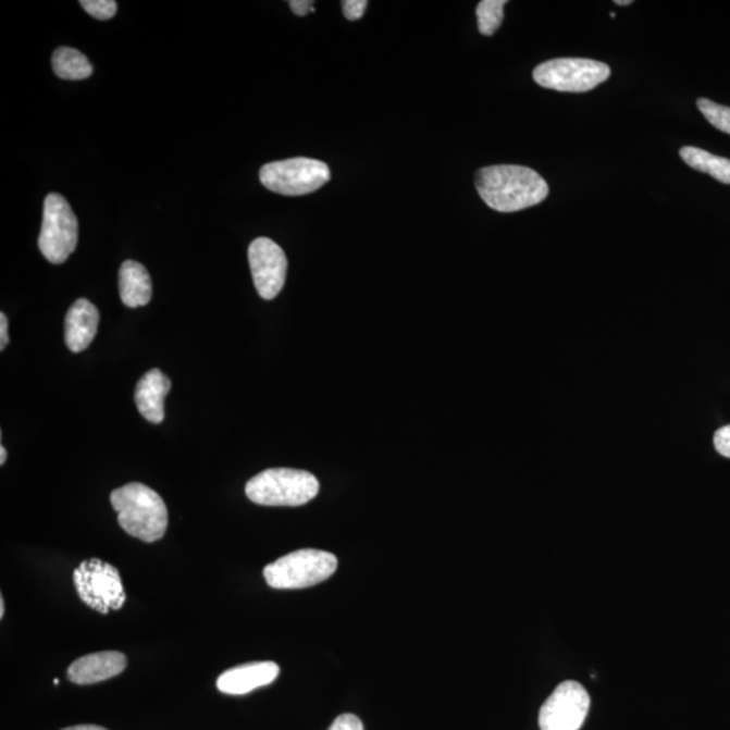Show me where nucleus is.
I'll list each match as a JSON object with an SVG mask.
<instances>
[{"mask_svg":"<svg viewBox=\"0 0 730 730\" xmlns=\"http://www.w3.org/2000/svg\"><path fill=\"white\" fill-rule=\"evenodd\" d=\"M337 570V557L320 549H300L281 557L264 568L269 586L297 590L315 586Z\"/></svg>","mask_w":730,"mask_h":730,"instance_id":"nucleus-4","label":"nucleus"},{"mask_svg":"<svg viewBox=\"0 0 730 730\" xmlns=\"http://www.w3.org/2000/svg\"><path fill=\"white\" fill-rule=\"evenodd\" d=\"M122 304L131 309L147 306L152 299V281L149 272L135 260H126L120 270Z\"/></svg>","mask_w":730,"mask_h":730,"instance_id":"nucleus-15","label":"nucleus"},{"mask_svg":"<svg viewBox=\"0 0 730 730\" xmlns=\"http://www.w3.org/2000/svg\"><path fill=\"white\" fill-rule=\"evenodd\" d=\"M713 443L718 454L730 459V425L718 429Z\"/></svg>","mask_w":730,"mask_h":730,"instance_id":"nucleus-23","label":"nucleus"},{"mask_svg":"<svg viewBox=\"0 0 730 730\" xmlns=\"http://www.w3.org/2000/svg\"><path fill=\"white\" fill-rule=\"evenodd\" d=\"M74 583L81 599L100 615L120 610L125 605L126 594L120 572L109 562L99 559L82 561L74 571Z\"/></svg>","mask_w":730,"mask_h":730,"instance_id":"nucleus-8","label":"nucleus"},{"mask_svg":"<svg viewBox=\"0 0 730 730\" xmlns=\"http://www.w3.org/2000/svg\"><path fill=\"white\" fill-rule=\"evenodd\" d=\"M506 0H483L478 4L477 16L479 32L483 36H493L503 24Z\"/></svg>","mask_w":730,"mask_h":730,"instance_id":"nucleus-18","label":"nucleus"},{"mask_svg":"<svg viewBox=\"0 0 730 730\" xmlns=\"http://www.w3.org/2000/svg\"><path fill=\"white\" fill-rule=\"evenodd\" d=\"M53 683H54L55 685H58V684H59V679H54Z\"/></svg>","mask_w":730,"mask_h":730,"instance_id":"nucleus-30","label":"nucleus"},{"mask_svg":"<svg viewBox=\"0 0 730 730\" xmlns=\"http://www.w3.org/2000/svg\"><path fill=\"white\" fill-rule=\"evenodd\" d=\"M327 730H364V726L359 717L347 713V715L338 716Z\"/></svg>","mask_w":730,"mask_h":730,"instance_id":"nucleus-22","label":"nucleus"},{"mask_svg":"<svg viewBox=\"0 0 730 730\" xmlns=\"http://www.w3.org/2000/svg\"><path fill=\"white\" fill-rule=\"evenodd\" d=\"M79 224L63 195L49 194L44 203V216L38 248L52 264H63L75 252Z\"/></svg>","mask_w":730,"mask_h":730,"instance_id":"nucleus-5","label":"nucleus"},{"mask_svg":"<svg viewBox=\"0 0 730 730\" xmlns=\"http://www.w3.org/2000/svg\"><path fill=\"white\" fill-rule=\"evenodd\" d=\"M9 344V321L4 313L0 314V350H4Z\"/></svg>","mask_w":730,"mask_h":730,"instance_id":"nucleus-25","label":"nucleus"},{"mask_svg":"<svg viewBox=\"0 0 730 730\" xmlns=\"http://www.w3.org/2000/svg\"><path fill=\"white\" fill-rule=\"evenodd\" d=\"M289 8H292L293 13L298 16H305L309 13H314V2H309V0H292L288 2Z\"/></svg>","mask_w":730,"mask_h":730,"instance_id":"nucleus-24","label":"nucleus"},{"mask_svg":"<svg viewBox=\"0 0 730 730\" xmlns=\"http://www.w3.org/2000/svg\"><path fill=\"white\" fill-rule=\"evenodd\" d=\"M54 74L64 81H85L92 75L94 66L79 50L61 47L52 55Z\"/></svg>","mask_w":730,"mask_h":730,"instance_id":"nucleus-16","label":"nucleus"},{"mask_svg":"<svg viewBox=\"0 0 730 730\" xmlns=\"http://www.w3.org/2000/svg\"><path fill=\"white\" fill-rule=\"evenodd\" d=\"M281 668L274 661L248 663L228 668L216 679V688L224 694L244 695L275 681Z\"/></svg>","mask_w":730,"mask_h":730,"instance_id":"nucleus-11","label":"nucleus"},{"mask_svg":"<svg viewBox=\"0 0 730 730\" xmlns=\"http://www.w3.org/2000/svg\"><path fill=\"white\" fill-rule=\"evenodd\" d=\"M331 170L323 161L294 158L265 164L260 170V182L272 193L299 197L317 191L331 181Z\"/></svg>","mask_w":730,"mask_h":730,"instance_id":"nucleus-6","label":"nucleus"},{"mask_svg":"<svg viewBox=\"0 0 730 730\" xmlns=\"http://www.w3.org/2000/svg\"><path fill=\"white\" fill-rule=\"evenodd\" d=\"M81 5L94 18L100 21L111 20L116 13L114 0H82Z\"/></svg>","mask_w":730,"mask_h":730,"instance_id":"nucleus-20","label":"nucleus"},{"mask_svg":"<svg viewBox=\"0 0 730 730\" xmlns=\"http://www.w3.org/2000/svg\"><path fill=\"white\" fill-rule=\"evenodd\" d=\"M4 607H5L4 606V599H3V596H2V598H0V618H3V616H4Z\"/></svg>","mask_w":730,"mask_h":730,"instance_id":"nucleus-28","label":"nucleus"},{"mask_svg":"<svg viewBox=\"0 0 730 730\" xmlns=\"http://www.w3.org/2000/svg\"><path fill=\"white\" fill-rule=\"evenodd\" d=\"M119 523L132 537L144 543L159 542L169 528V510L163 498L143 483H129L111 493Z\"/></svg>","mask_w":730,"mask_h":730,"instance_id":"nucleus-2","label":"nucleus"},{"mask_svg":"<svg viewBox=\"0 0 730 730\" xmlns=\"http://www.w3.org/2000/svg\"><path fill=\"white\" fill-rule=\"evenodd\" d=\"M610 69L590 59H555L533 71L539 86L560 92H587L609 79Z\"/></svg>","mask_w":730,"mask_h":730,"instance_id":"nucleus-7","label":"nucleus"},{"mask_svg":"<svg viewBox=\"0 0 730 730\" xmlns=\"http://www.w3.org/2000/svg\"><path fill=\"white\" fill-rule=\"evenodd\" d=\"M171 389V381L163 372L150 370L139 379L136 387L135 400L138 411L145 420L152 423L164 421V400Z\"/></svg>","mask_w":730,"mask_h":730,"instance_id":"nucleus-14","label":"nucleus"},{"mask_svg":"<svg viewBox=\"0 0 730 730\" xmlns=\"http://www.w3.org/2000/svg\"><path fill=\"white\" fill-rule=\"evenodd\" d=\"M367 0H344L343 13L348 21H358L364 15L367 10Z\"/></svg>","mask_w":730,"mask_h":730,"instance_id":"nucleus-21","label":"nucleus"},{"mask_svg":"<svg viewBox=\"0 0 730 730\" xmlns=\"http://www.w3.org/2000/svg\"><path fill=\"white\" fill-rule=\"evenodd\" d=\"M127 659L116 651L97 652L86 655L72 663L69 668V679L76 684H94L108 681L125 671Z\"/></svg>","mask_w":730,"mask_h":730,"instance_id":"nucleus-12","label":"nucleus"},{"mask_svg":"<svg viewBox=\"0 0 730 730\" xmlns=\"http://www.w3.org/2000/svg\"><path fill=\"white\" fill-rule=\"evenodd\" d=\"M475 186L483 202L499 213L533 208L549 194L547 182L521 165L484 166L477 172Z\"/></svg>","mask_w":730,"mask_h":730,"instance_id":"nucleus-1","label":"nucleus"},{"mask_svg":"<svg viewBox=\"0 0 730 730\" xmlns=\"http://www.w3.org/2000/svg\"><path fill=\"white\" fill-rule=\"evenodd\" d=\"M99 311L97 306L85 298L77 299L65 317V344L74 354L90 347L97 336Z\"/></svg>","mask_w":730,"mask_h":730,"instance_id":"nucleus-13","label":"nucleus"},{"mask_svg":"<svg viewBox=\"0 0 730 730\" xmlns=\"http://www.w3.org/2000/svg\"><path fill=\"white\" fill-rule=\"evenodd\" d=\"M631 3V0H616L617 5H629Z\"/></svg>","mask_w":730,"mask_h":730,"instance_id":"nucleus-29","label":"nucleus"},{"mask_svg":"<svg viewBox=\"0 0 730 730\" xmlns=\"http://www.w3.org/2000/svg\"><path fill=\"white\" fill-rule=\"evenodd\" d=\"M698 109L705 119L710 122L716 129L730 135V108L721 106L713 100L701 98L698 99Z\"/></svg>","mask_w":730,"mask_h":730,"instance_id":"nucleus-19","label":"nucleus"},{"mask_svg":"<svg viewBox=\"0 0 730 730\" xmlns=\"http://www.w3.org/2000/svg\"><path fill=\"white\" fill-rule=\"evenodd\" d=\"M63 730H108V729H104V728L98 727V726H76V727L65 728Z\"/></svg>","mask_w":730,"mask_h":730,"instance_id":"nucleus-26","label":"nucleus"},{"mask_svg":"<svg viewBox=\"0 0 730 730\" xmlns=\"http://www.w3.org/2000/svg\"><path fill=\"white\" fill-rule=\"evenodd\" d=\"M681 158L691 169L704 172L723 184H730V160L706 152L704 149L684 147Z\"/></svg>","mask_w":730,"mask_h":730,"instance_id":"nucleus-17","label":"nucleus"},{"mask_svg":"<svg viewBox=\"0 0 730 730\" xmlns=\"http://www.w3.org/2000/svg\"><path fill=\"white\" fill-rule=\"evenodd\" d=\"M589 709L586 689L576 681L562 682L540 709V729L579 730L586 720Z\"/></svg>","mask_w":730,"mask_h":730,"instance_id":"nucleus-9","label":"nucleus"},{"mask_svg":"<svg viewBox=\"0 0 730 730\" xmlns=\"http://www.w3.org/2000/svg\"><path fill=\"white\" fill-rule=\"evenodd\" d=\"M5 460H8V450L4 447H0V466H3Z\"/></svg>","mask_w":730,"mask_h":730,"instance_id":"nucleus-27","label":"nucleus"},{"mask_svg":"<svg viewBox=\"0 0 730 730\" xmlns=\"http://www.w3.org/2000/svg\"><path fill=\"white\" fill-rule=\"evenodd\" d=\"M320 492L319 479L313 473L292 468H271L253 477L245 494L256 505L302 506Z\"/></svg>","mask_w":730,"mask_h":730,"instance_id":"nucleus-3","label":"nucleus"},{"mask_svg":"<svg viewBox=\"0 0 730 730\" xmlns=\"http://www.w3.org/2000/svg\"><path fill=\"white\" fill-rule=\"evenodd\" d=\"M248 259L253 283L261 298L271 300L282 292L287 276V258L275 242L256 238L249 245Z\"/></svg>","mask_w":730,"mask_h":730,"instance_id":"nucleus-10","label":"nucleus"}]
</instances>
